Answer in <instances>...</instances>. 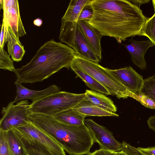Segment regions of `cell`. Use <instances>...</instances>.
Segmentation results:
<instances>
[{"label": "cell", "mask_w": 155, "mask_h": 155, "mask_svg": "<svg viewBox=\"0 0 155 155\" xmlns=\"http://www.w3.org/2000/svg\"><path fill=\"white\" fill-rule=\"evenodd\" d=\"M93 12L87 21L103 35L113 37L119 43L127 38L141 36L148 18L140 8L127 0H90Z\"/></svg>", "instance_id": "6da1fadb"}, {"label": "cell", "mask_w": 155, "mask_h": 155, "mask_svg": "<svg viewBox=\"0 0 155 155\" xmlns=\"http://www.w3.org/2000/svg\"><path fill=\"white\" fill-rule=\"evenodd\" d=\"M76 54L73 49L61 42L48 41L28 63L16 69L15 81L21 84L41 82L63 68L69 69Z\"/></svg>", "instance_id": "7a4b0ae2"}, {"label": "cell", "mask_w": 155, "mask_h": 155, "mask_svg": "<svg viewBox=\"0 0 155 155\" xmlns=\"http://www.w3.org/2000/svg\"><path fill=\"white\" fill-rule=\"evenodd\" d=\"M36 125L56 139L69 155H88L94 143L85 124L79 126L68 125L54 117L41 115L37 120Z\"/></svg>", "instance_id": "3957f363"}, {"label": "cell", "mask_w": 155, "mask_h": 155, "mask_svg": "<svg viewBox=\"0 0 155 155\" xmlns=\"http://www.w3.org/2000/svg\"><path fill=\"white\" fill-rule=\"evenodd\" d=\"M71 67L81 70L92 76L104 86L111 95L115 96L118 99L130 97L132 92L114 76L109 69L98 63L76 54L71 62Z\"/></svg>", "instance_id": "277c9868"}, {"label": "cell", "mask_w": 155, "mask_h": 155, "mask_svg": "<svg viewBox=\"0 0 155 155\" xmlns=\"http://www.w3.org/2000/svg\"><path fill=\"white\" fill-rule=\"evenodd\" d=\"M85 97V93L76 94L59 91L32 102L29 111L31 114L54 117L60 113L74 108Z\"/></svg>", "instance_id": "5b68a950"}, {"label": "cell", "mask_w": 155, "mask_h": 155, "mask_svg": "<svg viewBox=\"0 0 155 155\" xmlns=\"http://www.w3.org/2000/svg\"><path fill=\"white\" fill-rule=\"evenodd\" d=\"M58 38L73 49L76 54L97 63L101 61L94 52L77 22L61 19Z\"/></svg>", "instance_id": "8992f818"}, {"label": "cell", "mask_w": 155, "mask_h": 155, "mask_svg": "<svg viewBox=\"0 0 155 155\" xmlns=\"http://www.w3.org/2000/svg\"><path fill=\"white\" fill-rule=\"evenodd\" d=\"M11 130L16 137L36 142L51 155H66L61 144L56 139L38 127L30 120Z\"/></svg>", "instance_id": "52a82bcc"}, {"label": "cell", "mask_w": 155, "mask_h": 155, "mask_svg": "<svg viewBox=\"0 0 155 155\" xmlns=\"http://www.w3.org/2000/svg\"><path fill=\"white\" fill-rule=\"evenodd\" d=\"M30 104L24 100L14 104L10 102L6 107H2L0 121V130L6 131L26 123L30 120Z\"/></svg>", "instance_id": "ba28073f"}, {"label": "cell", "mask_w": 155, "mask_h": 155, "mask_svg": "<svg viewBox=\"0 0 155 155\" xmlns=\"http://www.w3.org/2000/svg\"><path fill=\"white\" fill-rule=\"evenodd\" d=\"M94 142L97 143L100 149L114 152L121 150L122 143L117 140L112 133L105 127L101 125L91 119L84 120Z\"/></svg>", "instance_id": "9c48e42d"}, {"label": "cell", "mask_w": 155, "mask_h": 155, "mask_svg": "<svg viewBox=\"0 0 155 155\" xmlns=\"http://www.w3.org/2000/svg\"><path fill=\"white\" fill-rule=\"evenodd\" d=\"M1 8L3 9L2 22L4 26H9L17 39L26 34L21 18L17 0H0Z\"/></svg>", "instance_id": "30bf717a"}, {"label": "cell", "mask_w": 155, "mask_h": 155, "mask_svg": "<svg viewBox=\"0 0 155 155\" xmlns=\"http://www.w3.org/2000/svg\"><path fill=\"white\" fill-rule=\"evenodd\" d=\"M110 73L122 84L134 94L140 92L144 80L131 67L129 66L117 69H109Z\"/></svg>", "instance_id": "8fae6325"}, {"label": "cell", "mask_w": 155, "mask_h": 155, "mask_svg": "<svg viewBox=\"0 0 155 155\" xmlns=\"http://www.w3.org/2000/svg\"><path fill=\"white\" fill-rule=\"evenodd\" d=\"M129 41L130 43L125 45V47L131 55L132 61L141 70L145 69L146 63L144 56L148 49L154 45L149 39L137 41L132 38Z\"/></svg>", "instance_id": "7c38bea8"}, {"label": "cell", "mask_w": 155, "mask_h": 155, "mask_svg": "<svg viewBox=\"0 0 155 155\" xmlns=\"http://www.w3.org/2000/svg\"><path fill=\"white\" fill-rule=\"evenodd\" d=\"M16 95L12 101L14 104L19 101L26 99L35 102L53 93L60 91V88L55 84H52L47 88L40 91L30 90L23 86L21 84L15 81Z\"/></svg>", "instance_id": "4fadbf2b"}, {"label": "cell", "mask_w": 155, "mask_h": 155, "mask_svg": "<svg viewBox=\"0 0 155 155\" xmlns=\"http://www.w3.org/2000/svg\"><path fill=\"white\" fill-rule=\"evenodd\" d=\"M77 22L94 52L101 61L102 56L101 41L103 35L87 21L80 20Z\"/></svg>", "instance_id": "5bb4252c"}, {"label": "cell", "mask_w": 155, "mask_h": 155, "mask_svg": "<svg viewBox=\"0 0 155 155\" xmlns=\"http://www.w3.org/2000/svg\"><path fill=\"white\" fill-rule=\"evenodd\" d=\"M5 39L7 42L8 55L13 61H21L25 53L24 46L16 38L9 26H4Z\"/></svg>", "instance_id": "9a60e30c"}, {"label": "cell", "mask_w": 155, "mask_h": 155, "mask_svg": "<svg viewBox=\"0 0 155 155\" xmlns=\"http://www.w3.org/2000/svg\"><path fill=\"white\" fill-rule=\"evenodd\" d=\"M85 94V100L107 111L113 113L116 112L117 107L113 101L104 94L88 90H86Z\"/></svg>", "instance_id": "2e32d148"}, {"label": "cell", "mask_w": 155, "mask_h": 155, "mask_svg": "<svg viewBox=\"0 0 155 155\" xmlns=\"http://www.w3.org/2000/svg\"><path fill=\"white\" fill-rule=\"evenodd\" d=\"M73 109L86 116L114 117H118L119 116L115 113L106 110L85 99L81 101Z\"/></svg>", "instance_id": "e0dca14e"}, {"label": "cell", "mask_w": 155, "mask_h": 155, "mask_svg": "<svg viewBox=\"0 0 155 155\" xmlns=\"http://www.w3.org/2000/svg\"><path fill=\"white\" fill-rule=\"evenodd\" d=\"M87 116L78 112L73 108L60 113L54 117L58 120L65 124L74 126L84 124L85 118Z\"/></svg>", "instance_id": "ac0fdd59"}, {"label": "cell", "mask_w": 155, "mask_h": 155, "mask_svg": "<svg viewBox=\"0 0 155 155\" xmlns=\"http://www.w3.org/2000/svg\"><path fill=\"white\" fill-rule=\"evenodd\" d=\"M90 0H71L61 19L71 22H77L84 7Z\"/></svg>", "instance_id": "d6986e66"}, {"label": "cell", "mask_w": 155, "mask_h": 155, "mask_svg": "<svg viewBox=\"0 0 155 155\" xmlns=\"http://www.w3.org/2000/svg\"><path fill=\"white\" fill-rule=\"evenodd\" d=\"M70 68L80 78L86 85L92 91L105 95H110L108 90L94 78L84 72L74 67Z\"/></svg>", "instance_id": "ffe728a7"}, {"label": "cell", "mask_w": 155, "mask_h": 155, "mask_svg": "<svg viewBox=\"0 0 155 155\" xmlns=\"http://www.w3.org/2000/svg\"><path fill=\"white\" fill-rule=\"evenodd\" d=\"M16 137L22 147L26 155H51L36 142L25 140L16 136Z\"/></svg>", "instance_id": "44dd1931"}, {"label": "cell", "mask_w": 155, "mask_h": 155, "mask_svg": "<svg viewBox=\"0 0 155 155\" xmlns=\"http://www.w3.org/2000/svg\"><path fill=\"white\" fill-rule=\"evenodd\" d=\"M5 132L9 155H26L21 144L12 130Z\"/></svg>", "instance_id": "7402d4cb"}, {"label": "cell", "mask_w": 155, "mask_h": 155, "mask_svg": "<svg viewBox=\"0 0 155 155\" xmlns=\"http://www.w3.org/2000/svg\"><path fill=\"white\" fill-rule=\"evenodd\" d=\"M141 36L148 38L155 46V13L147 18L143 28Z\"/></svg>", "instance_id": "603a6c76"}, {"label": "cell", "mask_w": 155, "mask_h": 155, "mask_svg": "<svg viewBox=\"0 0 155 155\" xmlns=\"http://www.w3.org/2000/svg\"><path fill=\"white\" fill-rule=\"evenodd\" d=\"M140 92L155 102V74L144 79Z\"/></svg>", "instance_id": "cb8c5ba5"}, {"label": "cell", "mask_w": 155, "mask_h": 155, "mask_svg": "<svg viewBox=\"0 0 155 155\" xmlns=\"http://www.w3.org/2000/svg\"><path fill=\"white\" fill-rule=\"evenodd\" d=\"M0 68L14 72L16 69L13 61L3 48H0Z\"/></svg>", "instance_id": "d4e9b609"}, {"label": "cell", "mask_w": 155, "mask_h": 155, "mask_svg": "<svg viewBox=\"0 0 155 155\" xmlns=\"http://www.w3.org/2000/svg\"><path fill=\"white\" fill-rule=\"evenodd\" d=\"M132 98L145 107L155 110V102L141 92L136 94L133 93Z\"/></svg>", "instance_id": "484cf974"}, {"label": "cell", "mask_w": 155, "mask_h": 155, "mask_svg": "<svg viewBox=\"0 0 155 155\" xmlns=\"http://www.w3.org/2000/svg\"><path fill=\"white\" fill-rule=\"evenodd\" d=\"M0 155H9L5 131L0 130Z\"/></svg>", "instance_id": "4316f807"}, {"label": "cell", "mask_w": 155, "mask_h": 155, "mask_svg": "<svg viewBox=\"0 0 155 155\" xmlns=\"http://www.w3.org/2000/svg\"><path fill=\"white\" fill-rule=\"evenodd\" d=\"M122 143L121 150H122L128 155H145L142 153L137 148L134 147L125 141Z\"/></svg>", "instance_id": "83f0119b"}, {"label": "cell", "mask_w": 155, "mask_h": 155, "mask_svg": "<svg viewBox=\"0 0 155 155\" xmlns=\"http://www.w3.org/2000/svg\"><path fill=\"white\" fill-rule=\"evenodd\" d=\"M93 15V12L92 9L87 4L81 12L78 20L87 21L92 18Z\"/></svg>", "instance_id": "f1b7e54d"}, {"label": "cell", "mask_w": 155, "mask_h": 155, "mask_svg": "<svg viewBox=\"0 0 155 155\" xmlns=\"http://www.w3.org/2000/svg\"><path fill=\"white\" fill-rule=\"evenodd\" d=\"M88 155H117V152L100 149L96 150L92 153H90Z\"/></svg>", "instance_id": "f546056e"}, {"label": "cell", "mask_w": 155, "mask_h": 155, "mask_svg": "<svg viewBox=\"0 0 155 155\" xmlns=\"http://www.w3.org/2000/svg\"><path fill=\"white\" fill-rule=\"evenodd\" d=\"M138 149L145 155H155V147L147 148L137 147Z\"/></svg>", "instance_id": "4dcf8cb0"}, {"label": "cell", "mask_w": 155, "mask_h": 155, "mask_svg": "<svg viewBox=\"0 0 155 155\" xmlns=\"http://www.w3.org/2000/svg\"><path fill=\"white\" fill-rule=\"evenodd\" d=\"M6 43L5 39V29L4 24L3 22L1 27V32L0 33V48H3L4 45Z\"/></svg>", "instance_id": "1f68e13d"}, {"label": "cell", "mask_w": 155, "mask_h": 155, "mask_svg": "<svg viewBox=\"0 0 155 155\" xmlns=\"http://www.w3.org/2000/svg\"><path fill=\"white\" fill-rule=\"evenodd\" d=\"M147 123L149 128L155 132V114L149 118Z\"/></svg>", "instance_id": "d6a6232c"}, {"label": "cell", "mask_w": 155, "mask_h": 155, "mask_svg": "<svg viewBox=\"0 0 155 155\" xmlns=\"http://www.w3.org/2000/svg\"><path fill=\"white\" fill-rule=\"evenodd\" d=\"M130 2H133V4L140 8V6L143 4L148 3L149 0H130Z\"/></svg>", "instance_id": "836d02e7"}, {"label": "cell", "mask_w": 155, "mask_h": 155, "mask_svg": "<svg viewBox=\"0 0 155 155\" xmlns=\"http://www.w3.org/2000/svg\"><path fill=\"white\" fill-rule=\"evenodd\" d=\"M33 23L35 25L39 27L41 25L42 23V21L41 19L37 18L34 20Z\"/></svg>", "instance_id": "e575fe53"}, {"label": "cell", "mask_w": 155, "mask_h": 155, "mask_svg": "<svg viewBox=\"0 0 155 155\" xmlns=\"http://www.w3.org/2000/svg\"><path fill=\"white\" fill-rule=\"evenodd\" d=\"M117 155H128L125 152L122 150L117 152Z\"/></svg>", "instance_id": "d590c367"}, {"label": "cell", "mask_w": 155, "mask_h": 155, "mask_svg": "<svg viewBox=\"0 0 155 155\" xmlns=\"http://www.w3.org/2000/svg\"><path fill=\"white\" fill-rule=\"evenodd\" d=\"M152 2L153 7L154 13H155V0H152Z\"/></svg>", "instance_id": "8d00e7d4"}]
</instances>
